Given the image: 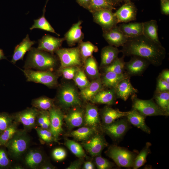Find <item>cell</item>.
Here are the masks:
<instances>
[{
  "label": "cell",
  "instance_id": "6da1fadb",
  "mask_svg": "<svg viewBox=\"0 0 169 169\" xmlns=\"http://www.w3.org/2000/svg\"><path fill=\"white\" fill-rule=\"evenodd\" d=\"M122 47L120 52L124 56H140L156 67L162 64L166 54V49L161 44L155 43L143 35L129 38Z\"/></svg>",
  "mask_w": 169,
  "mask_h": 169
},
{
  "label": "cell",
  "instance_id": "7a4b0ae2",
  "mask_svg": "<svg viewBox=\"0 0 169 169\" xmlns=\"http://www.w3.org/2000/svg\"><path fill=\"white\" fill-rule=\"evenodd\" d=\"M57 60L53 54L32 47L28 51L23 67L25 69L52 71Z\"/></svg>",
  "mask_w": 169,
  "mask_h": 169
},
{
  "label": "cell",
  "instance_id": "3957f363",
  "mask_svg": "<svg viewBox=\"0 0 169 169\" xmlns=\"http://www.w3.org/2000/svg\"><path fill=\"white\" fill-rule=\"evenodd\" d=\"M24 129L18 131L4 146L8 150V153L12 157L18 158L27 150L30 138Z\"/></svg>",
  "mask_w": 169,
  "mask_h": 169
},
{
  "label": "cell",
  "instance_id": "277c9868",
  "mask_svg": "<svg viewBox=\"0 0 169 169\" xmlns=\"http://www.w3.org/2000/svg\"><path fill=\"white\" fill-rule=\"evenodd\" d=\"M57 100L60 106L64 108L78 107L81 102L77 90L72 85L64 84L59 89Z\"/></svg>",
  "mask_w": 169,
  "mask_h": 169
},
{
  "label": "cell",
  "instance_id": "5b68a950",
  "mask_svg": "<svg viewBox=\"0 0 169 169\" xmlns=\"http://www.w3.org/2000/svg\"><path fill=\"white\" fill-rule=\"evenodd\" d=\"M132 109L145 116H168L153 99L144 100L138 98L136 94L131 95Z\"/></svg>",
  "mask_w": 169,
  "mask_h": 169
},
{
  "label": "cell",
  "instance_id": "8992f818",
  "mask_svg": "<svg viewBox=\"0 0 169 169\" xmlns=\"http://www.w3.org/2000/svg\"><path fill=\"white\" fill-rule=\"evenodd\" d=\"M27 82L39 83L49 87L55 86L58 83V76L50 71L33 70L20 69Z\"/></svg>",
  "mask_w": 169,
  "mask_h": 169
},
{
  "label": "cell",
  "instance_id": "52a82bcc",
  "mask_svg": "<svg viewBox=\"0 0 169 169\" xmlns=\"http://www.w3.org/2000/svg\"><path fill=\"white\" fill-rule=\"evenodd\" d=\"M107 155L112 159L119 166L133 167L136 156L132 152L116 146L109 147Z\"/></svg>",
  "mask_w": 169,
  "mask_h": 169
},
{
  "label": "cell",
  "instance_id": "ba28073f",
  "mask_svg": "<svg viewBox=\"0 0 169 169\" xmlns=\"http://www.w3.org/2000/svg\"><path fill=\"white\" fill-rule=\"evenodd\" d=\"M55 53L61 64L60 68L80 65L82 59L78 47L71 48H59Z\"/></svg>",
  "mask_w": 169,
  "mask_h": 169
},
{
  "label": "cell",
  "instance_id": "9c48e42d",
  "mask_svg": "<svg viewBox=\"0 0 169 169\" xmlns=\"http://www.w3.org/2000/svg\"><path fill=\"white\" fill-rule=\"evenodd\" d=\"M112 10L104 9L91 13L94 22L101 27L103 32L109 30L116 26L118 23L114 13Z\"/></svg>",
  "mask_w": 169,
  "mask_h": 169
},
{
  "label": "cell",
  "instance_id": "30bf717a",
  "mask_svg": "<svg viewBox=\"0 0 169 169\" xmlns=\"http://www.w3.org/2000/svg\"><path fill=\"white\" fill-rule=\"evenodd\" d=\"M38 112L39 110L33 107L27 108L13 114L14 121L22 123L24 130L28 131L36 127Z\"/></svg>",
  "mask_w": 169,
  "mask_h": 169
},
{
  "label": "cell",
  "instance_id": "8fae6325",
  "mask_svg": "<svg viewBox=\"0 0 169 169\" xmlns=\"http://www.w3.org/2000/svg\"><path fill=\"white\" fill-rule=\"evenodd\" d=\"M130 123L126 117L107 125H103L104 131L113 139H120L130 128Z\"/></svg>",
  "mask_w": 169,
  "mask_h": 169
},
{
  "label": "cell",
  "instance_id": "7c38bea8",
  "mask_svg": "<svg viewBox=\"0 0 169 169\" xmlns=\"http://www.w3.org/2000/svg\"><path fill=\"white\" fill-rule=\"evenodd\" d=\"M132 56L129 61L125 62V71L130 77L141 76L151 64L143 58L137 56Z\"/></svg>",
  "mask_w": 169,
  "mask_h": 169
},
{
  "label": "cell",
  "instance_id": "4fadbf2b",
  "mask_svg": "<svg viewBox=\"0 0 169 169\" xmlns=\"http://www.w3.org/2000/svg\"><path fill=\"white\" fill-rule=\"evenodd\" d=\"M49 111L50 120L49 129L57 141L59 136L63 131L62 125L64 115L60 109L55 106Z\"/></svg>",
  "mask_w": 169,
  "mask_h": 169
},
{
  "label": "cell",
  "instance_id": "5bb4252c",
  "mask_svg": "<svg viewBox=\"0 0 169 169\" xmlns=\"http://www.w3.org/2000/svg\"><path fill=\"white\" fill-rule=\"evenodd\" d=\"M82 145L85 149L92 156L100 155L107 144L102 135L97 134L93 135Z\"/></svg>",
  "mask_w": 169,
  "mask_h": 169
},
{
  "label": "cell",
  "instance_id": "9a60e30c",
  "mask_svg": "<svg viewBox=\"0 0 169 169\" xmlns=\"http://www.w3.org/2000/svg\"><path fill=\"white\" fill-rule=\"evenodd\" d=\"M64 40V38H58L49 34H45L39 40L37 48L53 54L57 50L60 48Z\"/></svg>",
  "mask_w": 169,
  "mask_h": 169
},
{
  "label": "cell",
  "instance_id": "2e32d148",
  "mask_svg": "<svg viewBox=\"0 0 169 169\" xmlns=\"http://www.w3.org/2000/svg\"><path fill=\"white\" fill-rule=\"evenodd\" d=\"M137 10L132 3L128 2L119 8L114 13L118 23H127L136 19Z\"/></svg>",
  "mask_w": 169,
  "mask_h": 169
},
{
  "label": "cell",
  "instance_id": "e0dca14e",
  "mask_svg": "<svg viewBox=\"0 0 169 169\" xmlns=\"http://www.w3.org/2000/svg\"><path fill=\"white\" fill-rule=\"evenodd\" d=\"M103 36L110 45L116 47L122 46L128 39L117 26L103 32Z\"/></svg>",
  "mask_w": 169,
  "mask_h": 169
},
{
  "label": "cell",
  "instance_id": "ac0fdd59",
  "mask_svg": "<svg viewBox=\"0 0 169 169\" xmlns=\"http://www.w3.org/2000/svg\"><path fill=\"white\" fill-rule=\"evenodd\" d=\"M130 77L121 80L115 88L116 99H120L125 101L131 96L138 92L137 89L132 85Z\"/></svg>",
  "mask_w": 169,
  "mask_h": 169
},
{
  "label": "cell",
  "instance_id": "d6986e66",
  "mask_svg": "<svg viewBox=\"0 0 169 169\" xmlns=\"http://www.w3.org/2000/svg\"><path fill=\"white\" fill-rule=\"evenodd\" d=\"M82 23V21L79 20L73 24L64 34V38L69 46H74L82 41L84 38V34L81 29Z\"/></svg>",
  "mask_w": 169,
  "mask_h": 169
},
{
  "label": "cell",
  "instance_id": "ffe728a7",
  "mask_svg": "<svg viewBox=\"0 0 169 169\" xmlns=\"http://www.w3.org/2000/svg\"><path fill=\"white\" fill-rule=\"evenodd\" d=\"M36 43V41L30 40L29 35L27 34L22 41L15 47L11 62L14 64L18 60H23L25 54L31 49Z\"/></svg>",
  "mask_w": 169,
  "mask_h": 169
},
{
  "label": "cell",
  "instance_id": "44dd1931",
  "mask_svg": "<svg viewBox=\"0 0 169 169\" xmlns=\"http://www.w3.org/2000/svg\"><path fill=\"white\" fill-rule=\"evenodd\" d=\"M84 113L81 108L78 107L72 109L65 116L64 118L69 128L80 126L84 121Z\"/></svg>",
  "mask_w": 169,
  "mask_h": 169
},
{
  "label": "cell",
  "instance_id": "7402d4cb",
  "mask_svg": "<svg viewBox=\"0 0 169 169\" xmlns=\"http://www.w3.org/2000/svg\"><path fill=\"white\" fill-rule=\"evenodd\" d=\"M129 111L124 112L118 109L105 106L101 110V115L103 125L110 124L120 118L126 117Z\"/></svg>",
  "mask_w": 169,
  "mask_h": 169
},
{
  "label": "cell",
  "instance_id": "603a6c76",
  "mask_svg": "<svg viewBox=\"0 0 169 169\" xmlns=\"http://www.w3.org/2000/svg\"><path fill=\"white\" fill-rule=\"evenodd\" d=\"M116 99L115 88H110L100 90L90 101L94 104L110 105L115 103Z\"/></svg>",
  "mask_w": 169,
  "mask_h": 169
},
{
  "label": "cell",
  "instance_id": "cb8c5ba5",
  "mask_svg": "<svg viewBox=\"0 0 169 169\" xmlns=\"http://www.w3.org/2000/svg\"><path fill=\"white\" fill-rule=\"evenodd\" d=\"M128 77H131L126 72L119 74L111 71H107L104 72L101 79L104 87L115 88L121 80Z\"/></svg>",
  "mask_w": 169,
  "mask_h": 169
},
{
  "label": "cell",
  "instance_id": "d4e9b609",
  "mask_svg": "<svg viewBox=\"0 0 169 169\" xmlns=\"http://www.w3.org/2000/svg\"><path fill=\"white\" fill-rule=\"evenodd\" d=\"M126 117L130 124L147 134L151 133V130L145 122L146 117L137 110L132 109L129 111Z\"/></svg>",
  "mask_w": 169,
  "mask_h": 169
},
{
  "label": "cell",
  "instance_id": "484cf974",
  "mask_svg": "<svg viewBox=\"0 0 169 169\" xmlns=\"http://www.w3.org/2000/svg\"><path fill=\"white\" fill-rule=\"evenodd\" d=\"M120 52L117 47L113 46L104 47L101 51L100 68H103L110 64L118 57Z\"/></svg>",
  "mask_w": 169,
  "mask_h": 169
},
{
  "label": "cell",
  "instance_id": "4316f807",
  "mask_svg": "<svg viewBox=\"0 0 169 169\" xmlns=\"http://www.w3.org/2000/svg\"><path fill=\"white\" fill-rule=\"evenodd\" d=\"M118 27L128 38L143 35V22L123 23Z\"/></svg>",
  "mask_w": 169,
  "mask_h": 169
},
{
  "label": "cell",
  "instance_id": "83f0119b",
  "mask_svg": "<svg viewBox=\"0 0 169 169\" xmlns=\"http://www.w3.org/2000/svg\"><path fill=\"white\" fill-rule=\"evenodd\" d=\"M101 78L95 79L84 89L81 90L80 95L85 101L91 100L92 98L99 91L104 89Z\"/></svg>",
  "mask_w": 169,
  "mask_h": 169
},
{
  "label": "cell",
  "instance_id": "f1b7e54d",
  "mask_svg": "<svg viewBox=\"0 0 169 169\" xmlns=\"http://www.w3.org/2000/svg\"><path fill=\"white\" fill-rule=\"evenodd\" d=\"M84 123L85 125L95 128L100 123L98 109L94 105L89 104L86 105Z\"/></svg>",
  "mask_w": 169,
  "mask_h": 169
},
{
  "label": "cell",
  "instance_id": "f546056e",
  "mask_svg": "<svg viewBox=\"0 0 169 169\" xmlns=\"http://www.w3.org/2000/svg\"><path fill=\"white\" fill-rule=\"evenodd\" d=\"M143 35L148 39L161 44L158 36V25L156 20H151L143 22Z\"/></svg>",
  "mask_w": 169,
  "mask_h": 169
},
{
  "label": "cell",
  "instance_id": "4dcf8cb0",
  "mask_svg": "<svg viewBox=\"0 0 169 169\" xmlns=\"http://www.w3.org/2000/svg\"><path fill=\"white\" fill-rule=\"evenodd\" d=\"M43 154L38 150H29L25 157V162L26 165L31 169H35L39 168L43 163Z\"/></svg>",
  "mask_w": 169,
  "mask_h": 169
},
{
  "label": "cell",
  "instance_id": "1f68e13d",
  "mask_svg": "<svg viewBox=\"0 0 169 169\" xmlns=\"http://www.w3.org/2000/svg\"><path fill=\"white\" fill-rule=\"evenodd\" d=\"M153 99L158 106L168 115H169V91H155Z\"/></svg>",
  "mask_w": 169,
  "mask_h": 169
},
{
  "label": "cell",
  "instance_id": "d6a6232c",
  "mask_svg": "<svg viewBox=\"0 0 169 169\" xmlns=\"http://www.w3.org/2000/svg\"><path fill=\"white\" fill-rule=\"evenodd\" d=\"M45 7L46 5L43 9L42 15L38 19L34 20V23L30 28V29L32 30L35 28L39 29L54 33L59 36L60 35L56 32L54 29L45 17Z\"/></svg>",
  "mask_w": 169,
  "mask_h": 169
},
{
  "label": "cell",
  "instance_id": "836d02e7",
  "mask_svg": "<svg viewBox=\"0 0 169 169\" xmlns=\"http://www.w3.org/2000/svg\"><path fill=\"white\" fill-rule=\"evenodd\" d=\"M78 47L82 60L84 62L88 58L92 56L94 52H96L98 50L97 46L89 41H82L79 43Z\"/></svg>",
  "mask_w": 169,
  "mask_h": 169
},
{
  "label": "cell",
  "instance_id": "e575fe53",
  "mask_svg": "<svg viewBox=\"0 0 169 169\" xmlns=\"http://www.w3.org/2000/svg\"><path fill=\"white\" fill-rule=\"evenodd\" d=\"M33 107L39 110H49L55 106L54 100L46 96H42L32 100Z\"/></svg>",
  "mask_w": 169,
  "mask_h": 169
},
{
  "label": "cell",
  "instance_id": "d590c367",
  "mask_svg": "<svg viewBox=\"0 0 169 169\" xmlns=\"http://www.w3.org/2000/svg\"><path fill=\"white\" fill-rule=\"evenodd\" d=\"M95 128L89 127H83L72 131L71 135L79 141H86L90 138L94 134Z\"/></svg>",
  "mask_w": 169,
  "mask_h": 169
},
{
  "label": "cell",
  "instance_id": "8d00e7d4",
  "mask_svg": "<svg viewBox=\"0 0 169 169\" xmlns=\"http://www.w3.org/2000/svg\"><path fill=\"white\" fill-rule=\"evenodd\" d=\"M84 62L85 72L89 76L95 79L100 78L97 62L92 56L86 59Z\"/></svg>",
  "mask_w": 169,
  "mask_h": 169
},
{
  "label": "cell",
  "instance_id": "74e56055",
  "mask_svg": "<svg viewBox=\"0 0 169 169\" xmlns=\"http://www.w3.org/2000/svg\"><path fill=\"white\" fill-rule=\"evenodd\" d=\"M124 56L118 57L109 65L102 68L104 72L111 71L117 74H122L125 72Z\"/></svg>",
  "mask_w": 169,
  "mask_h": 169
},
{
  "label": "cell",
  "instance_id": "f35d334b",
  "mask_svg": "<svg viewBox=\"0 0 169 169\" xmlns=\"http://www.w3.org/2000/svg\"><path fill=\"white\" fill-rule=\"evenodd\" d=\"M151 145L150 142H147L145 146L141 151L136 156L134 165V169H137L143 166L146 161L148 155L150 153V146Z\"/></svg>",
  "mask_w": 169,
  "mask_h": 169
},
{
  "label": "cell",
  "instance_id": "ab89813d",
  "mask_svg": "<svg viewBox=\"0 0 169 169\" xmlns=\"http://www.w3.org/2000/svg\"><path fill=\"white\" fill-rule=\"evenodd\" d=\"M18 124V123L14 121L9 126L0 134V147L4 146L17 132Z\"/></svg>",
  "mask_w": 169,
  "mask_h": 169
},
{
  "label": "cell",
  "instance_id": "60d3db41",
  "mask_svg": "<svg viewBox=\"0 0 169 169\" xmlns=\"http://www.w3.org/2000/svg\"><path fill=\"white\" fill-rule=\"evenodd\" d=\"M115 9L114 7L110 4L106 0H91L88 9L91 13L99 10Z\"/></svg>",
  "mask_w": 169,
  "mask_h": 169
},
{
  "label": "cell",
  "instance_id": "b9f144b4",
  "mask_svg": "<svg viewBox=\"0 0 169 169\" xmlns=\"http://www.w3.org/2000/svg\"><path fill=\"white\" fill-rule=\"evenodd\" d=\"M65 145L74 155L79 158L85 156V152L81 146L78 143L72 140L67 139Z\"/></svg>",
  "mask_w": 169,
  "mask_h": 169
},
{
  "label": "cell",
  "instance_id": "7bdbcfd3",
  "mask_svg": "<svg viewBox=\"0 0 169 169\" xmlns=\"http://www.w3.org/2000/svg\"><path fill=\"white\" fill-rule=\"evenodd\" d=\"M36 122L37 124L43 128L49 129L50 120L49 111L39 110Z\"/></svg>",
  "mask_w": 169,
  "mask_h": 169
},
{
  "label": "cell",
  "instance_id": "ee69618b",
  "mask_svg": "<svg viewBox=\"0 0 169 169\" xmlns=\"http://www.w3.org/2000/svg\"><path fill=\"white\" fill-rule=\"evenodd\" d=\"M35 128L40 139L44 142H57L49 129H44L40 127H36Z\"/></svg>",
  "mask_w": 169,
  "mask_h": 169
},
{
  "label": "cell",
  "instance_id": "f6af8a7d",
  "mask_svg": "<svg viewBox=\"0 0 169 169\" xmlns=\"http://www.w3.org/2000/svg\"><path fill=\"white\" fill-rule=\"evenodd\" d=\"M14 120L13 115L6 112L0 113V134L10 125Z\"/></svg>",
  "mask_w": 169,
  "mask_h": 169
},
{
  "label": "cell",
  "instance_id": "bcb514c9",
  "mask_svg": "<svg viewBox=\"0 0 169 169\" xmlns=\"http://www.w3.org/2000/svg\"><path fill=\"white\" fill-rule=\"evenodd\" d=\"M73 79L76 85L81 90L87 87L90 83L84 72L79 69Z\"/></svg>",
  "mask_w": 169,
  "mask_h": 169
},
{
  "label": "cell",
  "instance_id": "7dc6e473",
  "mask_svg": "<svg viewBox=\"0 0 169 169\" xmlns=\"http://www.w3.org/2000/svg\"><path fill=\"white\" fill-rule=\"evenodd\" d=\"M79 69V68L76 66L60 68L58 72L61 74L65 79L69 80L73 79Z\"/></svg>",
  "mask_w": 169,
  "mask_h": 169
},
{
  "label": "cell",
  "instance_id": "c3c4849f",
  "mask_svg": "<svg viewBox=\"0 0 169 169\" xmlns=\"http://www.w3.org/2000/svg\"><path fill=\"white\" fill-rule=\"evenodd\" d=\"M95 161L96 166L98 169H111L113 166V164L111 162L100 155L96 156Z\"/></svg>",
  "mask_w": 169,
  "mask_h": 169
},
{
  "label": "cell",
  "instance_id": "681fc988",
  "mask_svg": "<svg viewBox=\"0 0 169 169\" xmlns=\"http://www.w3.org/2000/svg\"><path fill=\"white\" fill-rule=\"evenodd\" d=\"M10 164V160L8 153L3 148H0V168H6Z\"/></svg>",
  "mask_w": 169,
  "mask_h": 169
},
{
  "label": "cell",
  "instance_id": "f907efd6",
  "mask_svg": "<svg viewBox=\"0 0 169 169\" xmlns=\"http://www.w3.org/2000/svg\"><path fill=\"white\" fill-rule=\"evenodd\" d=\"M155 91L158 92L169 91V83L158 76L157 79L156 86Z\"/></svg>",
  "mask_w": 169,
  "mask_h": 169
},
{
  "label": "cell",
  "instance_id": "816d5d0a",
  "mask_svg": "<svg viewBox=\"0 0 169 169\" xmlns=\"http://www.w3.org/2000/svg\"><path fill=\"white\" fill-rule=\"evenodd\" d=\"M52 155L54 159L57 161L63 160L66 156L67 153L65 150L63 148H57L53 151Z\"/></svg>",
  "mask_w": 169,
  "mask_h": 169
},
{
  "label": "cell",
  "instance_id": "f5cc1de1",
  "mask_svg": "<svg viewBox=\"0 0 169 169\" xmlns=\"http://www.w3.org/2000/svg\"><path fill=\"white\" fill-rule=\"evenodd\" d=\"M84 159L83 157L79 158V159L74 161L66 168L67 169H79L81 167L83 163Z\"/></svg>",
  "mask_w": 169,
  "mask_h": 169
},
{
  "label": "cell",
  "instance_id": "db71d44e",
  "mask_svg": "<svg viewBox=\"0 0 169 169\" xmlns=\"http://www.w3.org/2000/svg\"><path fill=\"white\" fill-rule=\"evenodd\" d=\"M161 12L163 14L166 15L169 14V0L161 2Z\"/></svg>",
  "mask_w": 169,
  "mask_h": 169
},
{
  "label": "cell",
  "instance_id": "11a10c76",
  "mask_svg": "<svg viewBox=\"0 0 169 169\" xmlns=\"http://www.w3.org/2000/svg\"><path fill=\"white\" fill-rule=\"evenodd\" d=\"M158 76L169 83V70L168 69L163 70Z\"/></svg>",
  "mask_w": 169,
  "mask_h": 169
},
{
  "label": "cell",
  "instance_id": "9f6ffc18",
  "mask_svg": "<svg viewBox=\"0 0 169 169\" xmlns=\"http://www.w3.org/2000/svg\"><path fill=\"white\" fill-rule=\"evenodd\" d=\"M77 3L84 8L88 9L91 0H76Z\"/></svg>",
  "mask_w": 169,
  "mask_h": 169
},
{
  "label": "cell",
  "instance_id": "6f0895ef",
  "mask_svg": "<svg viewBox=\"0 0 169 169\" xmlns=\"http://www.w3.org/2000/svg\"><path fill=\"white\" fill-rule=\"evenodd\" d=\"M83 168L84 169H94L95 168V167L92 162L91 161H87L84 163Z\"/></svg>",
  "mask_w": 169,
  "mask_h": 169
},
{
  "label": "cell",
  "instance_id": "680465c9",
  "mask_svg": "<svg viewBox=\"0 0 169 169\" xmlns=\"http://www.w3.org/2000/svg\"><path fill=\"white\" fill-rule=\"evenodd\" d=\"M42 169H53L55 167L49 163H42L39 167Z\"/></svg>",
  "mask_w": 169,
  "mask_h": 169
},
{
  "label": "cell",
  "instance_id": "91938a15",
  "mask_svg": "<svg viewBox=\"0 0 169 169\" xmlns=\"http://www.w3.org/2000/svg\"><path fill=\"white\" fill-rule=\"evenodd\" d=\"M110 4L114 7L121 1L120 0H106Z\"/></svg>",
  "mask_w": 169,
  "mask_h": 169
},
{
  "label": "cell",
  "instance_id": "94428289",
  "mask_svg": "<svg viewBox=\"0 0 169 169\" xmlns=\"http://www.w3.org/2000/svg\"><path fill=\"white\" fill-rule=\"evenodd\" d=\"M3 59L8 60V59L5 55L3 49L0 48V61Z\"/></svg>",
  "mask_w": 169,
  "mask_h": 169
},
{
  "label": "cell",
  "instance_id": "6125c7cd",
  "mask_svg": "<svg viewBox=\"0 0 169 169\" xmlns=\"http://www.w3.org/2000/svg\"><path fill=\"white\" fill-rule=\"evenodd\" d=\"M13 169H24L22 166L20 165H16L13 167Z\"/></svg>",
  "mask_w": 169,
  "mask_h": 169
},
{
  "label": "cell",
  "instance_id": "be15d7a7",
  "mask_svg": "<svg viewBox=\"0 0 169 169\" xmlns=\"http://www.w3.org/2000/svg\"><path fill=\"white\" fill-rule=\"evenodd\" d=\"M161 0V2H163L166 1H168V0Z\"/></svg>",
  "mask_w": 169,
  "mask_h": 169
},
{
  "label": "cell",
  "instance_id": "e7e4bbea",
  "mask_svg": "<svg viewBox=\"0 0 169 169\" xmlns=\"http://www.w3.org/2000/svg\"><path fill=\"white\" fill-rule=\"evenodd\" d=\"M126 0H120L121 1H125Z\"/></svg>",
  "mask_w": 169,
  "mask_h": 169
},
{
  "label": "cell",
  "instance_id": "03108f58",
  "mask_svg": "<svg viewBox=\"0 0 169 169\" xmlns=\"http://www.w3.org/2000/svg\"><path fill=\"white\" fill-rule=\"evenodd\" d=\"M131 0H126L125 1H130Z\"/></svg>",
  "mask_w": 169,
  "mask_h": 169
}]
</instances>
